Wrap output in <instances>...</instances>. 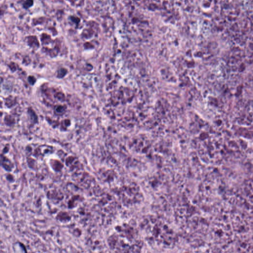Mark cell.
<instances>
[{
  "label": "cell",
  "mask_w": 253,
  "mask_h": 253,
  "mask_svg": "<svg viewBox=\"0 0 253 253\" xmlns=\"http://www.w3.org/2000/svg\"><path fill=\"white\" fill-rule=\"evenodd\" d=\"M65 110V109L64 107H63V106H58L55 108L56 112L58 114H63V113L64 112Z\"/></svg>",
  "instance_id": "obj_1"
},
{
  "label": "cell",
  "mask_w": 253,
  "mask_h": 253,
  "mask_svg": "<svg viewBox=\"0 0 253 253\" xmlns=\"http://www.w3.org/2000/svg\"><path fill=\"white\" fill-rule=\"evenodd\" d=\"M55 97L56 99H58V100H60L61 101H63L64 100V94L61 93H56Z\"/></svg>",
  "instance_id": "obj_2"
}]
</instances>
